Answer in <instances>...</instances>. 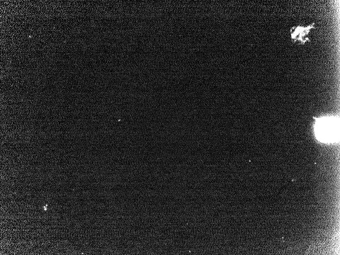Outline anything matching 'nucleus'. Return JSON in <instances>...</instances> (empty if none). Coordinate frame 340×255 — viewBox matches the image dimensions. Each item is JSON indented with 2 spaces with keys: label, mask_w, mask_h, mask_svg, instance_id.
Instances as JSON below:
<instances>
[{
  "label": "nucleus",
  "mask_w": 340,
  "mask_h": 255,
  "mask_svg": "<svg viewBox=\"0 0 340 255\" xmlns=\"http://www.w3.org/2000/svg\"><path fill=\"white\" fill-rule=\"evenodd\" d=\"M314 131L317 138L320 141L333 142L339 136V120L333 116L316 118Z\"/></svg>",
  "instance_id": "f257e3e1"
},
{
  "label": "nucleus",
  "mask_w": 340,
  "mask_h": 255,
  "mask_svg": "<svg viewBox=\"0 0 340 255\" xmlns=\"http://www.w3.org/2000/svg\"><path fill=\"white\" fill-rule=\"evenodd\" d=\"M314 23L306 27L297 26L294 27L291 30V39L293 42L299 41L301 44L305 43L309 41L307 37L310 30L314 27Z\"/></svg>",
  "instance_id": "f03ea898"
}]
</instances>
